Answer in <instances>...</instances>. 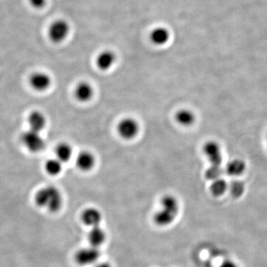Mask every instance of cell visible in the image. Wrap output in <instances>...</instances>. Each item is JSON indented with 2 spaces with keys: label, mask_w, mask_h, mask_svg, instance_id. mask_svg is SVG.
Here are the masks:
<instances>
[{
  "label": "cell",
  "mask_w": 267,
  "mask_h": 267,
  "mask_svg": "<svg viewBox=\"0 0 267 267\" xmlns=\"http://www.w3.org/2000/svg\"><path fill=\"white\" fill-rule=\"evenodd\" d=\"M94 95V90L90 83L87 82H81L76 86L74 90L75 98L80 102H88L92 99Z\"/></svg>",
  "instance_id": "7c38bea8"
},
{
  "label": "cell",
  "mask_w": 267,
  "mask_h": 267,
  "mask_svg": "<svg viewBox=\"0 0 267 267\" xmlns=\"http://www.w3.org/2000/svg\"><path fill=\"white\" fill-rule=\"evenodd\" d=\"M102 220V213L98 209L93 207L86 209L82 214V220L83 223L92 228L99 226Z\"/></svg>",
  "instance_id": "9c48e42d"
},
{
  "label": "cell",
  "mask_w": 267,
  "mask_h": 267,
  "mask_svg": "<svg viewBox=\"0 0 267 267\" xmlns=\"http://www.w3.org/2000/svg\"><path fill=\"white\" fill-rule=\"evenodd\" d=\"M45 169L48 174L52 176H56L60 174L62 169V162L59 161L57 158L49 159L46 161L45 164Z\"/></svg>",
  "instance_id": "ffe728a7"
},
{
  "label": "cell",
  "mask_w": 267,
  "mask_h": 267,
  "mask_svg": "<svg viewBox=\"0 0 267 267\" xmlns=\"http://www.w3.org/2000/svg\"><path fill=\"white\" fill-rule=\"evenodd\" d=\"M203 152L210 162V165L221 166L223 160V149L218 142L209 140L204 145Z\"/></svg>",
  "instance_id": "277c9868"
},
{
  "label": "cell",
  "mask_w": 267,
  "mask_h": 267,
  "mask_svg": "<svg viewBox=\"0 0 267 267\" xmlns=\"http://www.w3.org/2000/svg\"><path fill=\"white\" fill-rule=\"evenodd\" d=\"M34 201L37 207L55 213L62 208V194L60 191L53 186H47L42 188L36 193Z\"/></svg>",
  "instance_id": "6da1fadb"
},
{
  "label": "cell",
  "mask_w": 267,
  "mask_h": 267,
  "mask_svg": "<svg viewBox=\"0 0 267 267\" xmlns=\"http://www.w3.org/2000/svg\"><path fill=\"white\" fill-rule=\"evenodd\" d=\"M94 267H111V265L108 263H101L97 265L96 266Z\"/></svg>",
  "instance_id": "d4e9b609"
},
{
  "label": "cell",
  "mask_w": 267,
  "mask_h": 267,
  "mask_svg": "<svg viewBox=\"0 0 267 267\" xmlns=\"http://www.w3.org/2000/svg\"><path fill=\"white\" fill-rule=\"evenodd\" d=\"M28 123L29 125V129L40 133L46 127L47 120L43 112L35 110L31 111L28 115Z\"/></svg>",
  "instance_id": "30bf717a"
},
{
  "label": "cell",
  "mask_w": 267,
  "mask_h": 267,
  "mask_svg": "<svg viewBox=\"0 0 267 267\" xmlns=\"http://www.w3.org/2000/svg\"><path fill=\"white\" fill-rule=\"evenodd\" d=\"M28 2L34 8L40 9L46 5V0H28Z\"/></svg>",
  "instance_id": "603a6c76"
},
{
  "label": "cell",
  "mask_w": 267,
  "mask_h": 267,
  "mask_svg": "<svg viewBox=\"0 0 267 267\" xmlns=\"http://www.w3.org/2000/svg\"><path fill=\"white\" fill-rule=\"evenodd\" d=\"M222 174H223V169H222L221 166L210 165V167L206 171L205 175L207 179L213 181L216 179L222 177Z\"/></svg>",
  "instance_id": "7402d4cb"
},
{
  "label": "cell",
  "mask_w": 267,
  "mask_h": 267,
  "mask_svg": "<svg viewBox=\"0 0 267 267\" xmlns=\"http://www.w3.org/2000/svg\"><path fill=\"white\" fill-rule=\"evenodd\" d=\"M140 129L138 123L133 118L126 117L117 125V132L122 138L132 140L137 135Z\"/></svg>",
  "instance_id": "52a82bcc"
},
{
  "label": "cell",
  "mask_w": 267,
  "mask_h": 267,
  "mask_svg": "<svg viewBox=\"0 0 267 267\" xmlns=\"http://www.w3.org/2000/svg\"><path fill=\"white\" fill-rule=\"evenodd\" d=\"M101 256L99 250L96 247H85L78 250L75 254V261L79 265L88 266L97 262Z\"/></svg>",
  "instance_id": "8992f818"
},
{
  "label": "cell",
  "mask_w": 267,
  "mask_h": 267,
  "mask_svg": "<svg viewBox=\"0 0 267 267\" xmlns=\"http://www.w3.org/2000/svg\"></svg>",
  "instance_id": "484cf974"
},
{
  "label": "cell",
  "mask_w": 267,
  "mask_h": 267,
  "mask_svg": "<svg viewBox=\"0 0 267 267\" xmlns=\"http://www.w3.org/2000/svg\"><path fill=\"white\" fill-rule=\"evenodd\" d=\"M56 158L62 162H68L72 156V148L66 143H59L55 149Z\"/></svg>",
  "instance_id": "ac0fdd59"
},
{
  "label": "cell",
  "mask_w": 267,
  "mask_h": 267,
  "mask_svg": "<svg viewBox=\"0 0 267 267\" xmlns=\"http://www.w3.org/2000/svg\"><path fill=\"white\" fill-rule=\"evenodd\" d=\"M175 120L180 126L188 127L195 123L196 117L193 111L187 108L179 110L175 114Z\"/></svg>",
  "instance_id": "2e32d148"
},
{
  "label": "cell",
  "mask_w": 267,
  "mask_h": 267,
  "mask_svg": "<svg viewBox=\"0 0 267 267\" xmlns=\"http://www.w3.org/2000/svg\"><path fill=\"white\" fill-rule=\"evenodd\" d=\"M70 27L63 19L54 21L49 28V37L53 43H62L68 37Z\"/></svg>",
  "instance_id": "5b68a950"
},
{
  "label": "cell",
  "mask_w": 267,
  "mask_h": 267,
  "mask_svg": "<svg viewBox=\"0 0 267 267\" xmlns=\"http://www.w3.org/2000/svg\"><path fill=\"white\" fill-rule=\"evenodd\" d=\"M247 162L241 158H235L228 162L225 171L231 177H240L244 174L247 170Z\"/></svg>",
  "instance_id": "8fae6325"
},
{
  "label": "cell",
  "mask_w": 267,
  "mask_h": 267,
  "mask_svg": "<svg viewBox=\"0 0 267 267\" xmlns=\"http://www.w3.org/2000/svg\"><path fill=\"white\" fill-rule=\"evenodd\" d=\"M170 38L169 31L163 27H158L151 32L150 39L156 46H162L168 43Z\"/></svg>",
  "instance_id": "e0dca14e"
},
{
  "label": "cell",
  "mask_w": 267,
  "mask_h": 267,
  "mask_svg": "<svg viewBox=\"0 0 267 267\" xmlns=\"http://www.w3.org/2000/svg\"><path fill=\"white\" fill-rule=\"evenodd\" d=\"M115 54L111 51H104L97 57V65L100 69L107 71L109 69L115 62Z\"/></svg>",
  "instance_id": "4fadbf2b"
},
{
  "label": "cell",
  "mask_w": 267,
  "mask_h": 267,
  "mask_svg": "<svg viewBox=\"0 0 267 267\" xmlns=\"http://www.w3.org/2000/svg\"><path fill=\"white\" fill-rule=\"evenodd\" d=\"M228 190L230 192L231 195L234 198H239L244 193L245 184L240 180H234L231 184L229 185Z\"/></svg>",
  "instance_id": "44dd1931"
},
{
  "label": "cell",
  "mask_w": 267,
  "mask_h": 267,
  "mask_svg": "<svg viewBox=\"0 0 267 267\" xmlns=\"http://www.w3.org/2000/svg\"><path fill=\"white\" fill-rule=\"evenodd\" d=\"M179 213V203L173 195H165L161 200V210L154 216V221L159 226L171 224Z\"/></svg>",
  "instance_id": "7a4b0ae2"
},
{
  "label": "cell",
  "mask_w": 267,
  "mask_h": 267,
  "mask_svg": "<svg viewBox=\"0 0 267 267\" xmlns=\"http://www.w3.org/2000/svg\"><path fill=\"white\" fill-rule=\"evenodd\" d=\"M29 84L34 90L44 92L52 85V79L46 73L35 72L30 77Z\"/></svg>",
  "instance_id": "ba28073f"
},
{
  "label": "cell",
  "mask_w": 267,
  "mask_h": 267,
  "mask_svg": "<svg viewBox=\"0 0 267 267\" xmlns=\"http://www.w3.org/2000/svg\"><path fill=\"white\" fill-rule=\"evenodd\" d=\"M95 164V158L91 152L83 151L77 158V165L82 171H90Z\"/></svg>",
  "instance_id": "5bb4252c"
},
{
  "label": "cell",
  "mask_w": 267,
  "mask_h": 267,
  "mask_svg": "<svg viewBox=\"0 0 267 267\" xmlns=\"http://www.w3.org/2000/svg\"><path fill=\"white\" fill-rule=\"evenodd\" d=\"M106 239H107V235H106L105 231L100 226L92 228L88 235L89 244L92 247H96V248L103 245Z\"/></svg>",
  "instance_id": "9a60e30c"
},
{
  "label": "cell",
  "mask_w": 267,
  "mask_h": 267,
  "mask_svg": "<svg viewBox=\"0 0 267 267\" xmlns=\"http://www.w3.org/2000/svg\"><path fill=\"white\" fill-rule=\"evenodd\" d=\"M20 138L24 146L33 153L42 152L46 148V141L40 135V132L29 129L23 132Z\"/></svg>",
  "instance_id": "3957f363"
},
{
  "label": "cell",
  "mask_w": 267,
  "mask_h": 267,
  "mask_svg": "<svg viewBox=\"0 0 267 267\" xmlns=\"http://www.w3.org/2000/svg\"><path fill=\"white\" fill-rule=\"evenodd\" d=\"M219 267H237L236 265L232 261L226 260L222 262Z\"/></svg>",
  "instance_id": "cb8c5ba5"
},
{
  "label": "cell",
  "mask_w": 267,
  "mask_h": 267,
  "mask_svg": "<svg viewBox=\"0 0 267 267\" xmlns=\"http://www.w3.org/2000/svg\"><path fill=\"white\" fill-rule=\"evenodd\" d=\"M228 189H229V184L222 177L212 181V184L210 186V192L214 197L222 196L224 195Z\"/></svg>",
  "instance_id": "d6986e66"
}]
</instances>
